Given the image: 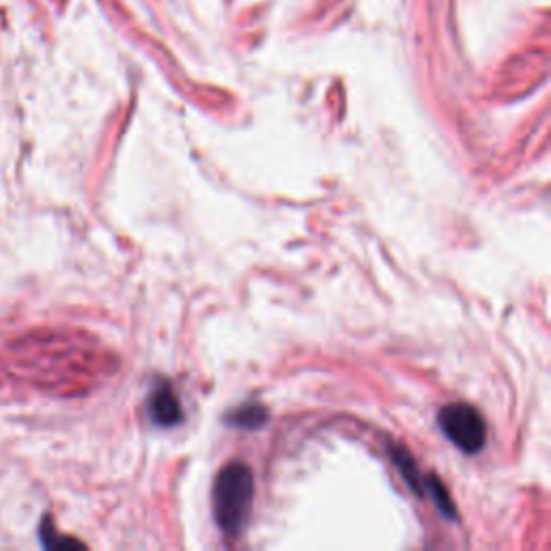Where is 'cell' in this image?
<instances>
[{
  "mask_svg": "<svg viewBox=\"0 0 551 551\" xmlns=\"http://www.w3.org/2000/svg\"><path fill=\"white\" fill-rule=\"evenodd\" d=\"M254 500V476L246 463H229L214 485V515L222 532L239 534Z\"/></svg>",
  "mask_w": 551,
  "mask_h": 551,
  "instance_id": "obj_1",
  "label": "cell"
},
{
  "mask_svg": "<svg viewBox=\"0 0 551 551\" xmlns=\"http://www.w3.org/2000/svg\"><path fill=\"white\" fill-rule=\"evenodd\" d=\"M437 422L448 440L468 455H476L487 444V422L470 403L444 405Z\"/></svg>",
  "mask_w": 551,
  "mask_h": 551,
  "instance_id": "obj_2",
  "label": "cell"
},
{
  "mask_svg": "<svg viewBox=\"0 0 551 551\" xmlns=\"http://www.w3.org/2000/svg\"><path fill=\"white\" fill-rule=\"evenodd\" d=\"M147 412L155 425L160 427H175L183 420L181 401L168 384H160L158 388H153L147 401Z\"/></svg>",
  "mask_w": 551,
  "mask_h": 551,
  "instance_id": "obj_3",
  "label": "cell"
},
{
  "mask_svg": "<svg viewBox=\"0 0 551 551\" xmlns=\"http://www.w3.org/2000/svg\"><path fill=\"white\" fill-rule=\"evenodd\" d=\"M390 455H392V461H394V468L401 472V476L405 478V483L409 485V489H412L416 496H425V480H422L420 474H418L416 461L409 457L403 448H397V446L390 448Z\"/></svg>",
  "mask_w": 551,
  "mask_h": 551,
  "instance_id": "obj_4",
  "label": "cell"
},
{
  "mask_svg": "<svg viewBox=\"0 0 551 551\" xmlns=\"http://www.w3.org/2000/svg\"><path fill=\"white\" fill-rule=\"evenodd\" d=\"M267 409L259 403H248L244 407L235 409V412L229 416V422L233 427L239 429H261L267 422Z\"/></svg>",
  "mask_w": 551,
  "mask_h": 551,
  "instance_id": "obj_5",
  "label": "cell"
},
{
  "mask_svg": "<svg viewBox=\"0 0 551 551\" xmlns=\"http://www.w3.org/2000/svg\"><path fill=\"white\" fill-rule=\"evenodd\" d=\"M425 487L429 489L431 500H435L437 508H440V511H442L448 519H455V517H457V511H455V506H452L448 491L442 487L440 480H437L435 476H429V478L425 480Z\"/></svg>",
  "mask_w": 551,
  "mask_h": 551,
  "instance_id": "obj_6",
  "label": "cell"
}]
</instances>
